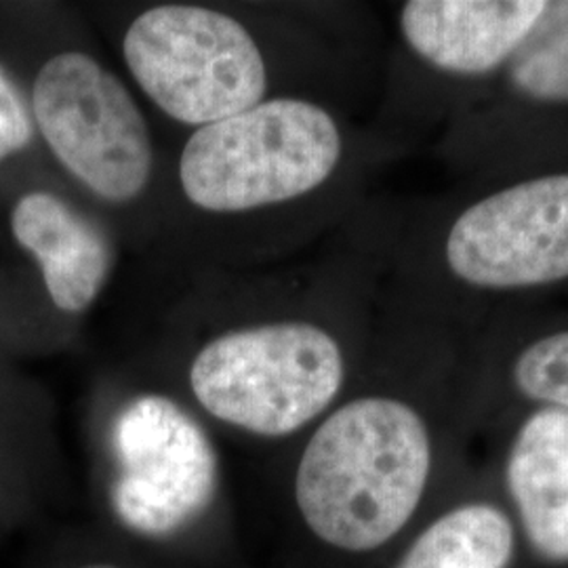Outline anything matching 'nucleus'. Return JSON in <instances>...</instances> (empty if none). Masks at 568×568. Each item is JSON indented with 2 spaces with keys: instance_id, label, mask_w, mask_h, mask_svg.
<instances>
[{
  "instance_id": "1",
  "label": "nucleus",
  "mask_w": 568,
  "mask_h": 568,
  "mask_svg": "<svg viewBox=\"0 0 568 568\" xmlns=\"http://www.w3.org/2000/svg\"><path fill=\"white\" fill-rule=\"evenodd\" d=\"M432 469L422 415L396 398L368 396L337 408L314 432L295 476V501L326 546H386L419 508Z\"/></svg>"
},
{
  "instance_id": "2",
  "label": "nucleus",
  "mask_w": 568,
  "mask_h": 568,
  "mask_svg": "<svg viewBox=\"0 0 568 568\" xmlns=\"http://www.w3.org/2000/svg\"><path fill=\"white\" fill-rule=\"evenodd\" d=\"M342 159L333 116L304 100H272L201 126L180 163L185 196L206 211L236 213L300 199Z\"/></svg>"
},
{
  "instance_id": "3",
  "label": "nucleus",
  "mask_w": 568,
  "mask_h": 568,
  "mask_svg": "<svg viewBox=\"0 0 568 568\" xmlns=\"http://www.w3.org/2000/svg\"><path fill=\"white\" fill-rule=\"evenodd\" d=\"M344 354L307 323L232 331L204 345L190 387L215 419L257 436H288L316 419L344 384Z\"/></svg>"
},
{
  "instance_id": "4",
  "label": "nucleus",
  "mask_w": 568,
  "mask_h": 568,
  "mask_svg": "<svg viewBox=\"0 0 568 568\" xmlns=\"http://www.w3.org/2000/svg\"><path fill=\"white\" fill-rule=\"evenodd\" d=\"M124 61L171 119L213 124L262 103L264 58L243 23L190 4L142 13L126 30Z\"/></svg>"
},
{
  "instance_id": "5",
  "label": "nucleus",
  "mask_w": 568,
  "mask_h": 568,
  "mask_svg": "<svg viewBox=\"0 0 568 568\" xmlns=\"http://www.w3.org/2000/svg\"><path fill=\"white\" fill-rule=\"evenodd\" d=\"M34 114L60 163L112 203L135 199L152 171L142 112L122 82L82 53L44 63L34 82Z\"/></svg>"
},
{
  "instance_id": "6",
  "label": "nucleus",
  "mask_w": 568,
  "mask_h": 568,
  "mask_svg": "<svg viewBox=\"0 0 568 568\" xmlns=\"http://www.w3.org/2000/svg\"><path fill=\"white\" fill-rule=\"evenodd\" d=\"M119 478L112 504L122 525L164 537L194 523L217 488V457L203 427L164 396H140L112 427Z\"/></svg>"
},
{
  "instance_id": "7",
  "label": "nucleus",
  "mask_w": 568,
  "mask_h": 568,
  "mask_svg": "<svg viewBox=\"0 0 568 568\" xmlns=\"http://www.w3.org/2000/svg\"><path fill=\"white\" fill-rule=\"evenodd\" d=\"M450 272L478 288L568 278V173L514 183L469 204L448 230Z\"/></svg>"
},
{
  "instance_id": "8",
  "label": "nucleus",
  "mask_w": 568,
  "mask_h": 568,
  "mask_svg": "<svg viewBox=\"0 0 568 568\" xmlns=\"http://www.w3.org/2000/svg\"><path fill=\"white\" fill-rule=\"evenodd\" d=\"M544 7L546 0H410L400 28L422 60L476 77L509 61Z\"/></svg>"
},
{
  "instance_id": "9",
  "label": "nucleus",
  "mask_w": 568,
  "mask_h": 568,
  "mask_svg": "<svg viewBox=\"0 0 568 568\" xmlns=\"http://www.w3.org/2000/svg\"><path fill=\"white\" fill-rule=\"evenodd\" d=\"M13 232L37 255L53 304L82 312L95 302L112 265L110 244L95 225L60 199L37 192L16 206Z\"/></svg>"
},
{
  "instance_id": "10",
  "label": "nucleus",
  "mask_w": 568,
  "mask_h": 568,
  "mask_svg": "<svg viewBox=\"0 0 568 568\" xmlns=\"http://www.w3.org/2000/svg\"><path fill=\"white\" fill-rule=\"evenodd\" d=\"M508 488L528 541L568 562V413L541 408L520 427L508 459Z\"/></svg>"
},
{
  "instance_id": "11",
  "label": "nucleus",
  "mask_w": 568,
  "mask_h": 568,
  "mask_svg": "<svg viewBox=\"0 0 568 568\" xmlns=\"http://www.w3.org/2000/svg\"><path fill=\"white\" fill-rule=\"evenodd\" d=\"M516 532L501 509H450L413 541L396 568H508Z\"/></svg>"
},
{
  "instance_id": "12",
  "label": "nucleus",
  "mask_w": 568,
  "mask_h": 568,
  "mask_svg": "<svg viewBox=\"0 0 568 568\" xmlns=\"http://www.w3.org/2000/svg\"><path fill=\"white\" fill-rule=\"evenodd\" d=\"M509 82L528 100L568 103V0L548 2L509 58Z\"/></svg>"
},
{
  "instance_id": "13",
  "label": "nucleus",
  "mask_w": 568,
  "mask_h": 568,
  "mask_svg": "<svg viewBox=\"0 0 568 568\" xmlns=\"http://www.w3.org/2000/svg\"><path fill=\"white\" fill-rule=\"evenodd\" d=\"M514 382L530 400L568 413V331L527 345L516 358Z\"/></svg>"
},
{
  "instance_id": "14",
  "label": "nucleus",
  "mask_w": 568,
  "mask_h": 568,
  "mask_svg": "<svg viewBox=\"0 0 568 568\" xmlns=\"http://www.w3.org/2000/svg\"><path fill=\"white\" fill-rule=\"evenodd\" d=\"M32 124L18 91L0 70V159L18 152L30 142Z\"/></svg>"
},
{
  "instance_id": "15",
  "label": "nucleus",
  "mask_w": 568,
  "mask_h": 568,
  "mask_svg": "<svg viewBox=\"0 0 568 568\" xmlns=\"http://www.w3.org/2000/svg\"><path fill=\"white\" fill-rule=\"evenodd\" d=\"M87 568H114V567H87Z\"/></svg>"
}]
</instances>
